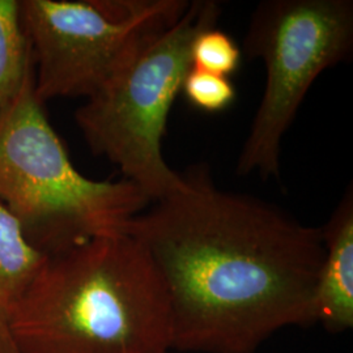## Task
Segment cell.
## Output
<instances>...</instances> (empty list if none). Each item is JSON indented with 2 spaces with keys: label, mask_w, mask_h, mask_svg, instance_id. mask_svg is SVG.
<instances>
[{
  "label": "cell",
  "mask_w": 353,
  "mask_h": 353,
  "mask_svg": "<svg viewBox=\"0 0 353 353\" xmlns=\"http://www.w3.org/2000/svg\"><path fill=\"white\" fill-rule=\"evenodd\" d=\"M191 67L229 77L240 65L242 51L234 39L216 26L202 30L192 41Z\"/></svg>",
  "instance_id": "10"
},
{
  "label": "cell",
  "mask_w": 353,
  "mask_h": 353,
  "mask_svg": "<svg viewBox=\"0 0 353 353\" xmlns=\"http://www.w3.org/2000/svg\"><path fill=\"white\" fill-rule=\"evenodd\" d=\"M0 202L51 255L121 232L151 201L126 179L93 181L70 160L34 92V75L0 113Z\"/></svg>",
  "instance_id": "3"
},
{
  "label": "cell",
  "mask_w": 353,
  "mask_h": 353,
  "mask_svg": "<svg viewBox=\"0 0 353 353\" xmlns=\"http://www.w3.org/2000/svg\"><path fill=\"white\" fill-rule=\"evenodd\" d=\"M220 6L190 1L185 12L137 51L75 113L90 151L115 165L151 202L186 188L163 156L168 118L191 68L195 37L216 26Z\"/></svg>",
  "instance_id": "4"
},
{
  "label": "cell",
  "mask_w": 353,
  "mask_h": 353,
  "mask_svg": "<svg viewBox=\"0 0 353 353\" xmlns=\"http://www.w3.org/2000/svg\"><path fill=\"white\" fill-rule=\"evenodd\" d=\"M182 92L190 105L205 113L224 112L236 100V88L229 77L192 67L183 80Z\"/></svg>",
  "instance_id": "11"
},
{
  "label": "cell",
  "mask_w": 353,
  "mask_h": 353,
  "mask_svg": "<svg viewBox=\"0 0 353 353\" xmlns=\"http://www.w3.org/2000/svg\"><path fill=\"white\" fill-rule=\"evenodd\" d=\"M353 49L351 0H265L243 42L265 65V87L237 161V174L278 178L280 145L312 84Z\"/></svg>",
  "instance_id": "5"
},
{
  "label": "cell",
  "mask_w": 353,
  "mask_h": 353,
  "mask_svg": "<svg viewBox=\"0 0 353 353\" xmlns=\"http://www.w3.org/2000/svg\"><path fill=\"white\" fill-rule=\"evenodd\" d=\"M322 229L323 262L316 283L313 316L328 332L353 326V191L350 186Z\"/></svg>",
  "instance_id": "7"
},
{
  "label": "cell",
  "mask_w": 353,
  "mask_h": 353,
  "mask_svg": "<svg viewBox=\"0 0 353 353\" xmlns=\"http://www.w3.org/2000/svg\"><path fill=\"white\" fill-rule=\"evenodd\" d=\"M186 0H21L34 62V92L45 103L99 93L153 36L174 24Z\"/></svg>",
  "instance_id": "6"
},
{
  "label": "cell",
  "mask_w": 353,
  "mask_h": 353,
  "mask_svg": "<svg viewBox=\"0 0 353 353\" xmlns=\"http://www.w3.org/2000/svg\"><path fill=\"white\" fill-rule=\"evenodd\" d=\"M34 75L20 0H0V113Z\"/></svg>",
  "instance_id": "9"
},
{
  "label": "cell",
  "mask_w": 353,
  "mask_h": 353,
  "mask_svg": "<svg viewBox=\"0 0 353 353\" xmlns=\"http://www.w3.org/2000/svg\"><path fill=\"white\" fill-rule=\"evenodd\" d=\"M19 353H168L172 321L163 280L125 230L46 256L13 310Z\"/></svg>",
  "instance_id": "2"
},
{
  "label": "cell",
  "mask_w": 353,
  "mask_h": 353,
  "mask_svg": "<svg viewBox=\"0 0 353 353\" xmlns=\"http://www.w3.org/2000/svg\"><path fill=\"white\" fill-rule=\"evenodd\" d=\"M46 256L29 242L19 221L0 202V353H19L11 336V316Z\"/></svg>",
  "instance_id": "8"
},
{
  "label": "cell",
  "mask_w": 353,
  "mask_h": 353,
  "mask_svg": "<svg viewBox=\"0 0 353 353\" xmlns=\"http://www.w3.org/2000/svg\"><path fill=\"white\" fill-rule=\"evenodd\" d=\"M185 178V189L122 229L163 280L172 348L254 353L283 328L314 323L322 229L274 204L217 189L202 168Z\"/></svg>",
  "instance_id": "1"
}]
</instances>
